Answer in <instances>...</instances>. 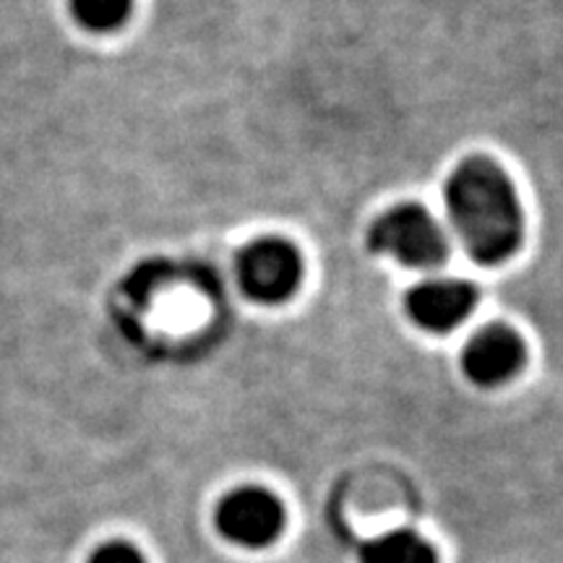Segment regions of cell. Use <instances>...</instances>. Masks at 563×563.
<instances>
[{"instance_id":"cell-8","label":"cell","mask_w":563,"mask_h":563,"mask_svg":"<svg viewBox=\"0 0 563 563\" xmlns=\"http://www.w3.org/2000/svg\"><path fill=\"white\" fill-rule=\"evenodd\" d=\"M133 0H70V11L84 30L112 32L131 16Z\"/></svg>"},{"instance_id":"cell-3","label":"cell","mask_w":563,"mask_h":563,"mask_svg":"<svg viewBox=\"0 0 563 563\" xmlns=\"http://www.w3.org/2000/svg\"><path fill=\"white\" fill-rule=\"evenodd\" d=\"M238 277L249 298L258 302H282L300 285V253L282 238H262L245 245L238 258Z\"/></svg>"},{"instance_id":"cell-7","label":"cell","mask_w":563,"mask_h":563,"mask_svg":"<svg viewBox=\"0 0 563 563\" xmlns=\"http://www.w3.org/2000/svg\"><path fill=\"white\" fill-rule=\"evenodd\" d=\"M363 563H435V553L418 534L389 532L365 545Z\"/></svg>"},{"instance_id":"cell-2","label":"cell","mask_w":563,"mask_h":563,"mask_svg":"<svg viewBox=\"0 0 563 563\" xmlns=\"http://www.w3.org/2000/svg\"><path fill=\"white\" fill-rule=\"evenodd\" d=\"M373 251L389 253L407 266L431 269L446 262L449 243L441 224L418 203H402L384 211L371 228Z\"/></svg>"},{"instance_id":"cell-9","label":"cell","mask_w":563,"mask_h":563,"mask_svg":"<svg viewBox=\"0 0 563 563\" xmlns=\"http://www.w3.org/2000/svg\"><path fill=\"white\" fill-rule=\"evenodd\" d=\"M89 563H144L141 553L129 543H110L91 555Z\"/></svg>"},{"instance_id":"cell-6","label":"cell","mask_w":563,"mask_h":563,"mask_svg":"<svg viewBox=\"0 0 563 563\" xmlns=\"http://www.w3.org/2000/svg\"><path fill=\"white\" fill-rule=\"evenodd\" d=\"M477 302V290L462 279H428L412 287L407 308L415 323L428 332H452L467 319Z\"/></svg>"},{"instance_id":"cell-4","label":"cell","mask_w":563,"mask_h":563,"mask_svg":"<svg viewBox=\"0 0 563 563\" xmlns=\"http://www.w3.org/2000/svg\"><path fill=\"white\" fill-rule=\"evenodd\" d=\"M217 525L232 543L262 548L282 532L285 511L272 493L262 488H241L230 493L217 511Z\"/></svg>"},{"instance_id":"cell-5","label":"cell","mask_w":563,"mask_h":563,"mask_svg":"<svg viewBox=\"0 0 563 563\" xmlns=\"http://www.w3.org/2000/svg\"><path fill=\"white\" fill-rule=\"evenodd\" d=\"M525 342L509 327H485L464 350V371L481 386H498L525 368Z\"/></svg>"},{"instance_id":"cell-1","label":"cell","mask_w":563,"mask_h":563,"mask_svg":"<svg viewBox=\"0 0 563 563\" xmlns=\"http://www.w3.org/2000/svg\"><path fill=\"white\" fill-rule=\"evenodd\" d=\"M446 209L477 264H501L525 241V211L517 188L493 159L473 157L456 165L446 183Z\"/></svg>"}]
</instances>
